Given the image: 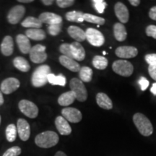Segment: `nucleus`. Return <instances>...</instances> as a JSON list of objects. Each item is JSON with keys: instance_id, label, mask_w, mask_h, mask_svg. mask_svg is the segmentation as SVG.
Wrapping results in <instances>:
<instances>
[{"instance_id": "nucleus-2", "label": "nucleus", "mask_w": 156, "mask_h": 156, "mask_svg": "<svg viewBox=\"0 0 156 156\" xmlns=\"http://www.w3.org/2000/svg\"><path fill=\"white\" fill-rule=\"evenodd\" d=\"M133 122L134 125L142 135L149 136L153 134V125L149 119L144 114L141 113H136L133 116Z\"/></svg>"}, {"instance_id": "nucleus-37", "label": "nucleus", "mask_w": 156, "mask_h": 156, "mask_svg": "<svg viewBox=\"0 0 156 156\" xmlns=\"http://www.w3.org/2000/svg\"><path fill=\"white\" fill-rule=\"evenodd\" d=\"M75 2L74 0H57L56 4L60 8H67L73 6Z\"/></svg>"}, {"instance_id": "nucleus-42", "label": "nucleus", "mask_w": 156, "mask_h": 156, "mask_svg": "<svg viewBox=\"0 0 156 156\" xmlns=\"http://www.w3.org/2000/svg\"><path fill=\"white\" fill-rule=\"evenodd\" d=\"M56 80H57V85H60V86H65L66 85V77H64L63 75H62V74H60V75H58L56 76Z\"/></svg>"}, {"instance_id": "nucleus-9", "label": "nucleus", "mask_w": 156, "mask_h": 156, "mask_svg": "<svg viewBox=\"0 0 156 156\" xmlns=\"http://www.w3.org/2000/svg\"><path fill=\"white\" fill-rule=\"evenodd\" d=\"M20 86V83L18 79L15 77H8L4 80L1 83L0 90L2 93L8 95L16 91Z\"/></svg>"}, {"instance_id": "nucleus-30", "label": "nucleus", "mask_w": 156, "mask_h": 156, "mask_svg": "<svg viewBox=\"0 0 156 156\" xmlns=\"http://www.w3.org/2000/svg\"><path fill=\"white\" fill-rule=\"evenodd\" d=\"M84 13L80 11H70L66 13L65 17L67 20L69 22H76V23H83Z\"/></svg>"}, {"instance_id": "nucleus-27", "label": "nucleus", "mask_w": 156, "mask_h": 156, "mask_svg": "<svg viewBox=\"0 0 156 156\" xmlns=\"http://www.w3.org/2000/svg\"><path fill=\"white\" fill-rule=\"evenodd\" d=\"M21 25L25 28H41L42 27L43 23L39 20L38 18L35 17L29 16L26 17L24 20L21 23Z\"/></svg>"}, {"instance_id": "nucleus-17", "label": "nucleus", "mask_w": 156, "mask_h": 156, "mask_svg": "<svg viewBox=\"0 0 156 156\" xmlns=\"http://www.w3.org/2000/svg\"><path fill=\"white\" fill-rule=\"evenodd\" d=\"M58 61H59L60 64H62L63 67L67 68L70 71L74 72V73H77V72H80L81 67L80 64L77 63L73 58H69L65 56H60L58 58Z\"/></svg>"}, {"instance_id": "nucleus-11", "label": "nucleus", "mask_w": 156, "mask_h": 156, "mask_svg": "<svg viewBox=\"0 0 156 156\" xmlns=\"http://www.w3.org/2000/svg\"><path fill=\"white\" fill-rule=\"evenodd\" d=\"M62 114L67 122L71 123H78L81 122L83 119L82 113L78 109L72 107H67L62 109Z\"/></svg>"}, {"instance_id": "nucleus-44", "label": "nucleus", "mask_w": 156, "mask_h": 156, "mask_svg": "<svg viewBox=\"0 0 156 156\" xmlns=\"http://www.w3.org/2000/svg\"><path fill=\"white\" fill-rule=\"evenodd\" d=\"M149 17L151 19L156 21V6L153 7L151 9H150Z\"/></svg>"}, {"instance_id": "nucleus-23", "label": "nucleus", "mask_w": 156, "mask_h": 156, "mask_svg": "<svg viewBox=\"0 0 156 156\" xmlns=\"http://www.w3.org/2000/svg\"><path fill=\"white\" fill-rule=\"evenodd\" d=\"M114 35L116 40L122 42L126 40L127 36L126 28L122 23H116L114 25Z\"/></svg>"}, {"instance_id": "nucleus-29", "label": "nucleus", "mask_w": 156, "mask_h": 156, "mask_svg": "<svg viewBox=\"0 0 156 156\" xmlns=\"http://www.w3.org/2000/svg\"><path fill=\"white\" fill-rule=\"evenodd\" d=\"M93 75V69L89 67H86V66L81 67L79 72V76L80 77V80L82 82H85V83H90L92 80Z\"/></svg>"}, {"instance_id": "nucleus-45", "label": "nucleus", "mask_w": 156, "mask_h": 156, "mask_svg": "<svg viewBox=\"0 0 156 156\" xmlns=\"http://www.w3.org/2000/svg\"><path fill=\"white\" fill-rule=\"evenodd\" d=\"M129 2L131 4L132 6H134V7H137V6H139L141 2L140 0H129Z\"/></svg>"}, {"instance_id": "nucleus-1", "label": "nucleus", "mask_w": 156, "mask_h": 156, "mask_svg": "<svg viewBox=\"0 0 156 156\" xmlns=\"http://www.w3.org/2000/svg\"><path fill=\"white\" fill-rule=\"evenodd\" d=\"M59 137L55 132L46 131L38 134L35 138V143L39 147L50 148L58 144Z\"/></svg>"}, {"instance_id": "nucleus-46", "label": "nucleus", "mask_w": 156, "mask_h": 156, "mask_svg": "<svg viewBox=\"0 0 156 156\" xmlns=\"http://www.w3.org/2000/svg\"><path fill=\"white\" fill-rule=\"evenodd\" d=\"M41 2L44 4V5L49 6V5H51L52 4H53L54 1H53V0H42Z\"/></svg>"}, {"instance_id": "nucleus-12", "label": "nucleus", "mask_w": 156, "mask_h": 156, "mask_svg": "<svg viewBox=\"0 0 156 156\" xmlns=\"http://www.w3.org/2000/svg\"><path fill=\"white\" fill-rule=\"evenodd\" d=\"M17 130L18 135L23 141H27L30 136V126L24 119H19L17 122Z\"/></svg>"}, {"instance_id": "nucleus-52", "label": "nucleus", "mask_w": 156, "mask_h": 156, "mask_svg": "<svg viewBox=\"0 0 156 156\" xmlns=\"http://www.w3.org/2000/svg\"><path fill=\"white\" fill-rule=\"evenodd\" d=\"M0 124H1V116H0Z\"/></svg>"}, {"instance_id": "nucleus-31", "label": "nucleus", "mask_w": 156, "mask_h": 156, "mask_svg": "<svg viewBox=\"0 0 156 156\" xmlns=\"http://www.w3.org/2000/svg\"><path fill=\"white\" fill-rule=\"evenodd\" d=\"M17 127L15 124H10L7 126L5 130V134H6V138L7 140L9 142H14L16 140L17 136Z\"/></svg>"}, {"instance_id": "nucleus-5", "label": "nucleus", "mask_w": 156, "mask_h": 156, "mask_svg": "<svg viewBox=\"0 0 156 156\" xmlns=\"http://www.w3.org/2000/svg\"><path fill=\"white\" fill-rule=\"evenodd\" d=\"M112 69L114 73L122 77H129L132 75L134 67L131 62L126 60H116L112 64Z\"/></svg>"}, {"instance_id": "nucleus-49", "label": "nucleus", "mask_w": 156, "mask_h": 156, "mask_svg": "<svg viewBox=\"0 0 156 156\" xmlns=\"http://www.w3.org/2000/svg\"><path fill=\"white\" fill-rule=\"evenodd\" d=\"M3 103H4V98L2 95V93L1 90H0V106H1L2 105H3Z\"/></svg>"}, {"instance_id": "nucleus-33", "label": "nucleus", "mask_w": 156, "mask_h": 156, "mask_svg": "<svg viewBox=\"0 0 156 156\" xmlns=\"http://www.w3.org/2000/svg\"><path fill=\"white\" fill-rule=\"evenodd\" d=\"M59 51L60 52L63 54V56H67V57L73 58L74 59L73 53H72V48L70 44H67V43L62 44L61 46H59Z\"/></svg>"}, {"instance_id": "nucleus-22", "label": "nucleus", "mask_w": 156, "mask_h": 156, "mask_svg": "<svg viewBox=\"0 0 156 156\" xmlns=\"http://www.w3.org/2000/svg\"><path fill=\"white\" fill-rule=\"evenodd\" d=\"M96 103L99 107L105 110H111L113 108L112 100L104 93H98L96 95Z\"/></svg>"}, {"instance_id": "nucleus-51", "label": "nucleus", "mask_w": 156, "mask_h": 156, "mask_svg": "<svg viewBox=\"0 0 156 156\" xmlns=\"http://www.w3.org/2000/svg\"><path fill=\"white\" fill-rule=\"evenodd\" d=\"M103 55H105V54H106V51H103Z\"/></svg>"}, {"instance_id": "nucleus-4", "label": "nucleus", "mask_w": 156, "mask_h": 156, "mask_svg": "<svg viewBox=\"0 0 156 156\" xmlns=\"http://www.w3.org/2000/svg\"><path fill=\"white\" fill-rule=\"evenodd\" d=\"M69 87L75 95L76 99L80 102H84L87 98V91L83 82L78 78H73L69 82Z\"/></svg>"}, {"instance_id": "nucleus-48", "label": "nucleus", "mask_w": 156, "mask_h": 156, "mask_svg": "<svg viewBox=\"0 0 156 156\" xmlns=\"http://www.w3.org/2000/svg\"><path fill=\"white\" fill-rule=\"evenodd\" d=\"M54 156H67V155H66V154L64 153V152L58 151V152H56L55 155H54Z\"/></svg>"}, {"instance_id": "nucleus-43", "label": "nucleus", "mask_w": 156, "mask_h": 156, "mask_svg": "<svg viewBox=\"0 0 156 156\" xmlns=\"http://www.w3.org/2000/svg\"><path fill=\"white\" fill-rule=\"evenodd\" d=\"M48 83L51 84L52 85H57V80H56V76L54 74L51 73L48 75L47 77Z\"/></svg>"}, {"instance_id": "nucleus-14", "label": "nucleus", "mask_w": 156, "mask_h": 156, "mask_svg": "<svg viewBox=\"0 0 156 156\" xmlns=\"http://www.w3.org/2000/svg\"><path fill=\"white\" fill-rule=\"evenodd\" d=\"M115 14L121 23H126L129 19V13L126 6L122 2H117L114 6Z\"/></svg>"}, {"instance_id": "nucleus-21", "label": "nucleus", "mask_w": 156, "mask_h": 156, "mask_svg": "<svg viewBox=\"0 0 156 156\" xmlns=\"http://www.w3.org/2000/svg\"><path fill=\"white\" fill-rule=\"evenodd\" d=\"M70 45L74 59L76 61H83L85 58V50L82 44L79 42L75 41L70 44Z\"/></svg>"}, {"instance_id": "nucleus-20", "label": "nucleus", "mask_w": 156, "mask_h": 156, "mask_svg": "<svg viewBox=\"0 0 156 156\" xmlns=\"http://www.w3.org/2000/svg\"><path fill=\"white\" fill-rule=\"evenodd\" d=\"M67 33L72 38L75 39L77 42H83L86 39L85 31L75 25H70L67 29Z\"/></svg>"}, {"instance_id": "nucleus-24", "label": "nucleus", "mask_w": 156, "mask_h": 156, "mask_svg": "<svg viewBox=\"0 0 156 156\" xmlns=\"http://www.w3.org/2000/svg\"><path fill=\"white\" fill-rule=\"evenodd\" d=\"M25 36L34 41H42L46 38V32L41 28H31L25 31Z\"/></svg>"}, {"instance_id": "nucleus-39", "label": "nucleus", "mask_w": 156, "mask_h": 156, "mask_svg": "<svg viewBox=\"0 0 156 156\" xmlns=\"http://www.w3.org/2000/svg\"><path fill=\"white\" fill-rule=\"evenodd\" d=\"M138 83L140 84V86L141 87L142 91H145L147 88L148 86H149V81L144 77H140L139 81H138Z\"/></svg>"}, {"instance_id": "nucleus-10", "label": "nucleus", "mask_w": 156, "mask_h": 156, "mask_svg": "<svg viewBox=\"0 0 156 156\" xmlns=\"http://www.w3.org/2000/svg\"><path fill=\"white\" fill-rule=\"evenodd\" d=\"M25 13V7L23 5H16L10 9L7 15V20L10 24H17Z\"/></svg>"}, {"instance_id": "nucleus-34", "label": "nucleus", "mask_w": 156, "mask_h": 156, "mask_svg": "<svg viewBox=\"0 0 156 156\" xmlns=\"http://www.w3.org/2000/svg\"><path fill=\"white\" fill-rule=\"evenodd\" d=\"M93 5L98 12L102 14L104 12L105 9L107 6V3L103 0H93Z\"/></svg>"}, {"instance_id": "nucleus-15", "label": "nucleus", "mask_w": 156, "mask_h": 156, "mask_svg": "<svg viewBox=\"0 0 156 156\" xmlns=\"http://www.w3.org/2000/svg\"><path fill=\"white\" fill-rule=\"evenodd\" d=\"M38 19L42 23H46L49 25L62 23V17L53 12H43L39 15Z\"/></svg>"}, {"instance_id": "nucleus-18", "label": "nucleus", "mask_w": 156, "mask_h": 156, "mask_svg": "<svg viewBox=\"0 0 156 156\" xmlns=\"http://www.w3.org/2000/svg\"><path fill=\"white\" fill-rule=\"evenodd\" d=\"M2 54L5 56H11L14 51V41L10 36H7L3 38L0 46Z\"/></svg>"}, {"instance_id": "nucleus-41", "label": "nucleus", "mask_w": 156, "mask_h": 156, "mask_svg": "<svg viewBox=\"0 0 156 156\" xmlns=\"http://www.w3.org/2000/svg\"><path fill=\"white\" fill-rule=\"evenodd\" d=\"M148 73L154 80L156 81V64H151L148 67Z\"/></svg>"}, {"instance_id": "nucleus-40", "label": "nucleus", "mask_w": 156, "mask_h": 156, "mask_svg": "<svg viewBox=\"0 0 156 156\" xmlns=\"http://www.w3.org/2000/svg\"><path fill=\"white\" fill-rule=\"evenodd\" d=\"M145 59L149 65L156 64V54H149L145 56Z\"/></svg>"}, {"instance_id": "nucleus-25", "label": "nucleus", "mask_w": 156, "mask_h": 156, "mask_svg": "<svg viewBox=\"0 0 156 156\" xmlns=\"http://www.w3.org/2000/svg\"><path fill=\"white\" fill-rule=\"evenodd\" d=\"M75 99V95L73 91H67V92L62 93L58 97V103L62 106H68L73 103Z\"/></svg>"}, {"instance_id": "nucleus-3", "label": "nucleus", "mask_w": 156, "mask_h": 156, "mask_svg": "<svg viewBox=\"0 0 156 156\" xmlns=\"http://www.w3.org/2000/svg\"><path fill=\"white\" fill-rule=\"evenodd\" d=\"M51 73V70L48 65L44 64L39 66L35 69L32 75L31 82L32 85L36 87H43L48 83L47 77Z\"/></svg>"}, {"instance_id": "nucleus-26", "label": "nucleus", "mask_w": 156, "mask_h": 156, "mask_svg": "<svg viewBox=\"0 0 156 156\" xmlns=\"http://www.w3.org/2000/svg\"><path fill=\"white\" fill-rule=\"evenodd\" d=\"M13 65L16 69L23 72V73H27L30 69V64L28 63L27 59H25L22 56L15 57L13 60Z\"/></svg>"}, {"instance_id": "nucleus-38", "label": "nucleus", "mask_w": 156, "mask_h": 156, "mask_svg": "<svg viewBox=\"0 0 156 156\" xmlns=\"http://www.w3.org/2000/svg\"><path fill=\"white\" fill-rule=\"evenodd\" d=\"M146 35L149 37H152L154 39H156V25H150L146 28Z\"/></svg>"}, {"instance_id": "nucleus-19", "label": "nucleus", "mask_w": 156, "mask_h": 156, "mask_svg": "<svg viewBox=\"0 0 156 156\" xmlns=\"http://www.w3.org/2000/svg\"><path fill=\"white\" fill-rule=\"evenodd\" d=\"M16 41L20 51L23 54H27L30 53L31 49V44L29 38L25 35L19 34L16 37Z\"/></svg>"}, {"instance_id": "nucleus-16", "label": "nucleus", "mask_w": 156, "mask_h": 156, "mask_svg": "<svg viewBox=\"0 0 156 156\" xmlns=\"http://www.w3.org/2000/svg\"><path fill=\"white\" fill-rule=\"evenodd\" d=\"M55 125L60 134L64 136L69 135L72 133V128L69 123L63 116H58L55 119Z\"/></svg>"}, {"instance_id": "nucleus-6", "label": "nucleus", "mask_w": 156, "mask_h": 156, "mask_svg": "<svg viewBox=\"0 0 156 156\" xmlns=\"http://www.w3.org/2000/svg\"><path fill=\"white\" fill-rule=\"evenodd\" d=\"M18 107L20 111L28 118L35 119L38 116V108L32 101L21 100L18 103Z\"/></svg>"}, {"instance_id": "nucleus-13", "label": "nucleus", "mask_w": 156, "mask_h": 156, "mask_svg": "<svg viewBox=\"0 0 156 156\" xmlns=\"http://www.w3.org/2000/svg\"><path fill=\"white\" fill-rule=\"evenodd\" d=\"M115 54L119 58H132L136 56L138 54V50L134 46H122L116 48L115 51Z\"/></svg>"}, {"instance_id": "nucleus-7", "label": "nucleus", "mask_w": 156, "mask_h": 156, "mask_svg": "<svg viewBox=\"0 0 156 156\" xmlns=\"http://www.w3.org/2000/svg\"><path fill=\"white\" fill-rule=\"evenodd\" d=\"M85 36L89 44L93 46L100 47L105 43V38L102 33L95 28H87L85 31Z\"/></svg>"}, {"instance_id": "nucleus-35", "label": "nucleus", "mask_w": 156, "mask_h": 156, "mask_svg": "<svg viewBox=\"0 0 156 156\" xmlns=\"http://www.w3.org/2000/svg\"><path fill=\"white\" fill-rule=\"evenodd\" d=\"M62 28V23L60 24L51 25L48 27V32L51 36H56L61 33Z\"/></svg>"}, {"instance_id": "nucleus-50", "label": "nucleus", "mask_w": 156, "mask_h": 156, "mask_svg": "<svg viewBox=\"0 0 156 156\" xmlns=\"http://www.w3.org/2000/svg\"><path fill=\"white\" fill-rule=\"evenodd\" d=\"M19 2L21 3H30L34 2V0H18Z\"/></svg>"}, {"instance_id": "nucleus-47", "label": "nucleus", "mask_w": 156, "mask_h": 156, "mask_svg": "<svg viewBox=\"0 0 156 156\" xmlns=\"http://www.w3.org/2000/svg\"><path fill=\"white\" fill-rule=\"evenodd\" d=\"M151 92L153 93L154 95H156V83L153 84V86H152L151 89Z\"/></svg>"}, {"instance_id": "nucleus-32", "label": "nucleus", "mask_w": 156, "mask_h": 156, "mask_svg": "<svg viewBox=\"0 0 156 156\" xmlns=\"http://www.w3.org/2000/svg\"><path fill=\"white\" fill-rule=\"evenodd\" d=\"M83 19L84 21H87L88 23H94V24H97L98 25H104L105 22H106V20L103 18V17L95 16V15L89 14V13H84Z\"/></svg>"}, {"instance_id": "nucleus-36", "label": "nucleus", "mask_w": 156, "mask_h": 156, "mask_svg": "<svg viewBox=\"0 0 156 156\" xmlns=\"http://www.w3.org/2000/svg\"><path fill=\"white\" fill-rule=\"evenodd\" d=\"M21 152L22 150L20 147L18 146H14L7 149L2 156H19L21 154Z\"/></svg>"}, {"instance_id": "nucleus-8", "label": "nucleus", "mask_w": 156, "mask_h": 156, "mask_svg": "<svg viewBox=\"0 0 156 156\" xmlns=\"http://www.w3.org/2000/svg\"><path fill=\"white\" fill-rule=\"evenodd\" d=\"M46 49V46L41 44H37L31 48L29 53L31 61L36 64H41L46 61L47 58Z\"/></svg>"}, {"instance_id": "nucleus-28", "label": "nucleus", "mask_w": 156, "mask_h": 156, "mask_svg": "<svg viewBox=\"0 0 156 156\" xmlns=\"http://www.w3.org/2000/svg\"><path fill=\"white\" fill-rule=\"evenodd\" d=\"M92 63L93 67H94L95 69L103 70L106 69L108 64V61L105 56L96 55L93 57Z\"/></svg>"}]
</instances>
